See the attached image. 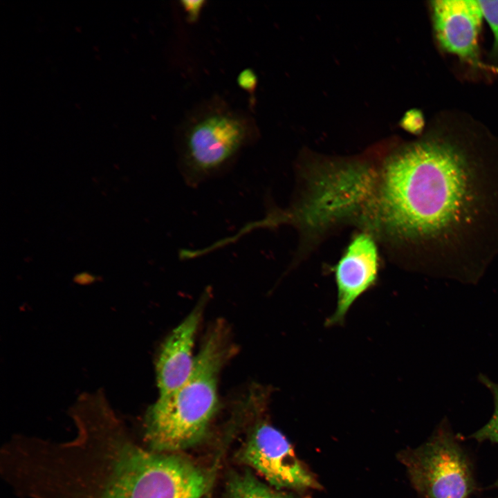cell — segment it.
Here are the masks:
<instances>
[{"mask_svg":"<svg viewBox=\"0 0 498 498\" xmlns=\"http://www.w3.org/2000/svg\"><path fill=\"white\" fill-rule=\"evenodd\" d=\"M488 179L449 145L427 141L401 149L390 187L400 241L437 248L461 243L492 216Z\"/></svg>","mask_w":498,"mask_h":498,"instance_id":"1","label":"cell"},{"mask_svg":"<svg viewBox=\"0 0 498 498\" xmlns=\"http://www.w3.org/2000/svg\"><path fill=\"white\" fill-rule=\"evenodd\" d=\"M232 350L227 326L217 322L207 333L185 382L147 409L143 426L148 448L177 452L204 439L219 406V374Z\"/></svg>","mask_w":498,"mask_h":498,"instance_id":"2","label":"cell"},{"mask_svg":"<svg viewBox=\"0 0 498 498\" xmlns=\"http://www.w3.org/2000/svg\"><path fill=\"white\" fill-rule=\"evenodd\" d=\"M400 459L422 498H468L476 489L470 461L443 424L421 446L400 454Z\"/></svg>","mask_w":498,"mask_h":498,"instance_id":"3","label":"cell"},{"mask_svg":"<svg viewBox=\"0 0 498 498\" xmlns=\"http://www.w3.org/2000/svg\"><path fill=\"white\" fill-rule=\"evenodd\" d=\"M247 138V128L237 117L214 114L199 121L181 146L178 169L183 181L196 187L226 174Z\"/></svg>","mask_w":498,"mask_h":498,"instance_id":"4","label":"cell"},{"mask_svg":"<svg viewBox=\"0 0 498 498\" xmlns=\"http://www.w3.org/2000/svg\"><path fill=\"white\" fill-rule=\"evenodd\" d=\"M239 456L278 490L320 487L314 475L297 458L284 434L266 423L255 427Z\"/></svg>","mask_w":498,"mask_h":498,"instance_id":"5","label":"cell"},{"mask_svg":"<svg viewBox=\"0 0 498 498\" xmlns=\"http://www.w3.org/2000/svg\"><path fill=\"white\" fill-rule=\"evenodd\" d=\"M378 273V255L374 238L369 233L358 234L351 242L334 268L337 303L329 317L327 327L342 325L351 307L375 285Z\"/></svg>","mask_w":498,"mask_h":498,"instance_id":"6","label":"cell"},{"mask_svg":"<svg viewBox=\"0 0 498 498\" xmlns=\"http://www.w3.org/2000/svg\"><path fill=\"white\" fill-rule=\"evenodd\" d=\"M206 299L205 295L161 346L156 362L159 396L174 392L192 371L195 360L192 349Z\"/></svg>","mask_w":498,"mask_h":498,"instance_id":"7","label":"cell"},{"mask_svg":"<svg viewBox=\"0 0 498 498\" xmlns=\"http://www.w3.org/2000/svg\"><path fill=\"white\" fill-rule=\"evenodd\" d=\"M432 5L434 27L442 46L462 57L474 59L483 17L478 1L437 0Z\"/></svg>","mask_w":498,"mask_h":498,"instance_id":"8","label":"cell"},{"mask_svg":"<svg viewBox=\"0 0 498 498\" xmlns=\"http://www.w3.org/2000/svg\"><path fill=\"white\" fill-rule=\"evenodd\" d=\"M228 498H294L260 481L250 472L232 474L227 483Z\"/></svg>","mask_w":498,"mask_h":498,"instance_id":"9","label":"cell"},{"mask_svg":"<svg viewBox=\"0 0 498 498\" xmlns=\"http://www.w3.org/2000/svg\"><path fill=\"white\" fill-rule=\"evenodd\" d=\"M479 380L491 391L494 398L495 410L490 421L472 434L471 438L479 442L489 441L498 443V384L492 382L483 375L479 376Z\"/></svg>","mask_w":498,"mask_h":498,"instance_id":"10","label":"cell"},{"mask_svg":"<svg viewBox=\"0 0 498 498\" xmlns=\"http://www.w3.org/2000/svg\"><path fill=\"white\" fill-rule=\"evenodd\" d=\"M483 16L489 24L495 37V46L498 50V1H478Z\"/></svg>","mask_w":498,"mask_h":498,"instance_id":"11","label":"cell"},{"mask_svg":"<svg viewBox=\"0 0 498 498\" xmlns=\"http://www.w3.org/2000/svg\"><path fill=\"white\" fill-rule=\"evenodd\" d=\"M237 82L241 89L251 93L256 88L257 77L251 68H246L239 74Z\"/></svg>","mask_w":498,"mask_h":498,"instance_id":"12","label":"cell"},{"mask_svg":"<svg viewBox=\"0 0 498 498\" xmlns=\"http://www.w3.org/2000/svg\"><path fill=\"white\" fill-rule=\"evenodd\" d=\"M423 124V116L418 111H410L403 118L404 127L413 133L421 131Z\"/></svg>","mask_w":498,"mask_h":498,"instance_id":"13","label":"cell"},{"mask_svg":"<svg viewBox=\"0 0 498 498\" xmlns=\"http://www.w3.org/2000/svg\"><path fill=\"white\" fill-rule=\"evenodd\" d=\"M204 3L205 1L202 0H185L181 1L182 6L190 21H194L199 17Z\"/></svg>","mask_w":498,"mask_h":498,"instance_id":"14","label":"cell"},{"mask_svg":"<svg viewBox=\"0 0 498 498\" xmlns=\"http://www.w3.org/2000/svg\"><path fill=\"white\" fill-rule=\"evenodd\" d=\"M494 486L498 488V479L497 480Z\"/></svg>","mask_w":498,"mask_h":498,"instance_id":"15","label":"cell"}]
</instances>
